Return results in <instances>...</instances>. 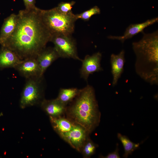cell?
<instances>
[{
	"mask_svg": "<svg viewBox=\"0 0 158 158\" xmlns=\"http://www.w3.org/2000/svg\"><path fill=\"white\" fill-rule=\"evenodd\" d=\"M75 3V2L74 1L69 2H62L59 3L56 7L61 13L68 14L72 12V9Z\"/></svg>",
	"mask_w": 158,
	"mask_h": 158,
	"instance_id": "21",
	"label": "cell"
},
{
	"mask_svg": "<svg viewBox=\"0 0 158 158\" xmlns=\"http://www.w3.org/2000/svg\"><path fill=\"white\" fill-rule=\"evenodd\" d=\"M50 42L60 58H71L81 61L78 56L75 40L70 35H52Z\"/></svg>",
	"mask_w": 158,
	"mask_h": 158,
	"instance_id": "6",
	"label": "cell"
},
{
	"mask_svg": "<svg viewBox=\"0 0 158 158\" xmlns=\"http://www.w3.org/2000/svg\"><path fill=\"white\" fill-rule=\"evenodd\" d=\"M22 60L10 49L4 47L0 51V67L14 68Z\"/></svg>",
	"mask_w": 158,
	"mask_h": 158,
	"instance_id": "14",
	"label": "cell"
},
{
	"mask_svg": "<svg viewBox=\"0 0 158 158\" xmlns=\"http://www.w3.org/2000/svg\"><path fill=\"white\" fill-rule=\"evenodd\" d=\"M14 68L26 79L43 76L41 75L40 69L36 58L22 60Z\"/></svg>",
	"mask_w": 158,
	"mask_h": 158,
	"instance_id": "9",
	"label": "cell"
},
{
	"mask_svg": "<svg viewBox=\"0 0 158 158\" xmlns=\"http://www.w3.org/2000/svg\"><path fill=\"white\" fill-rule=\"evenodd\" d=\"M80 90L77 88H61L56 99L66 106L71 103L79 94Z\"/></svg>",
	"mask_w": 158,
	"mask_h": 158,
	"instance_id": "17",
	"label": "cell"
},
{
	"mask_svg": "<svg viewBox=\"0 0 158 158\" xmlns=\"http://www.w3.org/2000/svg\"><path fill=\"white\" fill-rule=\"evenodd\" d=\"M51 122L54 130L59 135L70 131L75 123L68 118L60 116L50 117Z\"/></svg>",
	"mask_w": 158,
	"mask_h": 158,
	"instance_id": "16",
	"label": "cell"
},
{
	"mask_svg": "<svg viewBox=\"0 0 158 158\" xmlns=\"http://www.w3.org/2000/svg\"><path fill=\"white\" fill-rule=\"evenodd\" d=\"M102 57L99 52L91 55H86L81 61L82 64L80 71L81 77L87 81L90 75L102 71L103 69L100 64Z\"/></svg>",
	"mask_w": 158,
	"mask_h": 158,
	"instance_id": "8",
	"label": "cell"
},
{
	"mask_svg": "<svg viewBox=\"0 0 158 158\" xmlns=\"http://www.w3.org/2000/svg\"><path fill=\"white\" fill-rule=\"evenodd\" d=\"M40 104L49 117L61 116L66 112L67 106L60 102L56 98L51 100L44 99Z\"/></svg>",
	"mask_w": 158,
	"mask_h": 158,
	"instance_id": "13",
	"label": "cell"
},
{
	"mask_svg": "<svg viewBox=\"0 0 158 158\" xmlns=\"http://www.w3.org/2000/svg\"><path fill=\"white\" fill-rule=\"evenodd\" d=\"M125 63V51L122 50L118 54H112L110 57L111 72L113 76L112 84L116 85L123 70Z\"/></svg>",
	"mask_w": 158,
	"mask_h": 158,
	"instance_id": "12",
	"label": "cell"
},
{
	"mask_svg": "<svg viewBox=\"0 0 158 158\" xmlns=\"http://www.w3.org/2000/svg\"><path fill=\"white\" fill-rule=\"evenodd\" d=\"M89 134L83 126L76 123L69 131L59 135L72 148L80 152L84 143L89 137Z\"/></svg>",
	"mask_w": 158,
	"mask_h": 158,
	"instance_id": "7",
	"label": "cell"
},
{
	"mask_svg": "<svg viewBox=\"0 0 158 158\" xmlns=\"http://www.w3.org/2000/svg\"><path fill=\"white\" fill-rule=\"evenodd\" d=\"M17 14L13 13L5 19L0 33V44L2 45L11 35L15 28Z\"/></svg>",
	"mask_w": 158,
	"mask_h": 158,
	"instance_id": "15",
	"label": "cell"
},
{
	"mask_svg": "<svg viewBox=\"0 0 158 158\" xmlns=\"http://www.w3.org/2000/svg\"><path fill=\"white\" fill-rule=\"evenodd\" d=\"M25 6V9L30 10L37 7L35 6V0H23Z\"/></svg>",
	"mask_w": 158,
	"mask_h": 158,
	"instance_id": "23",
	"label": "cell"
},
{
	"mask_svg": "<svg viewBox=\"0 0 158 158\" xmlns=\"http://www.w3.org/2000/svg\"><path fill=\"white\" fill-rule=\"evenodd\" d=\"M142 38L132 43L136 59V73L151 85L158 84V32H143Z\"/></svg>",
	"mask_w": 158,
	"mask_h": 158,
	"instance_id": "2",
	"label": "cell"
},
{
	"mask_svg": "<svg viewBox=\"0 0 158 158\" xmlns=\"http://www.w3.org/2000/svg\"><path fill=\"white\" fill-rule=\"evenodd\" d=\"M117 136L122 143L124 149L123 157L127 158L129 155L131 154L133 151L139 148L140 143H136L132 142L127 136L120 133L117 134Z\"/></svg>",
	"mask_w": 158,
	"mask_h": 158,
	"instance_id": "18",
	"label": "cell"
},
{
	"mask_svg": "<svg viewBox=\"0 0 158 158\" xmlns=\"http://www.w3.org/2000/svg\"><path fill=\"white\" fill-rule=\"evenodd\" d=\"M100 8L97 6H95L81 13L75 14V16L77 20L81 19L86 21L89 20L92 16L100 14Z\"/></svg>",
	"mask_w": 158,
	"mask_h": 158,
	"instance_id": "20",
	"label": "cell"
},
{
	"mask_svg": "<svg viewBox=\"0 0 158 158\" xmlns=\"http://www.w3.org/2000/svg\"><path fill=\"white\" fill-rule=\"evenodd\" d=\"M98 145L88 137L83 144L80 152L84 158H89L95 154Z\"/></svg>",
	"mask_w": 158,
	"mask_h": 158,
	"instance_id": "19",
	"label": "cell"
},
{
	"mask_svg": "<svg viewBox=\"0 0 158 158\" xmlns=\"http://www.w3.org/2000/svg\"><path fill=\"white\" fill-rule=\"evenodd\" d=\"M158 18L156 17L148 20L141 23L131 24L126 28L122 36H110L108 37V38L112 40H118L123 43L126 40L132 37L140 32L143 33L145 28L158 22Z\"/></svg>",
	"mask_w": 158,
	"mask_h": 158,
	"instance_id": "10",
	"label": "cell"
},
{
	"mask_svg": "<svg viewBox=\"0 0 158 158\" xmlns=\"http://www.w3.org/2000/svg\"><path fill=\"white\" fill-rule=\"evenodd\" d=\"M40 10L36 7L19 11L14 31L2 45L21 60L36 58L50 42L52 35L43 22Z\"/></svg>",
	"mask_w": 158,
	"mask_h": 158,
	"instance_id": "1",
	"label": "cell"
},
{
	"mask_svg": "<svg viewBox=\"0 0 158 158\" xmlns=\"http://www.w3.org/2000/svg\"><path fill=\"white\" fill-rule=\"evenodd\" d=\"M26 80L20 100V107L22 109L40 104L44 99L43 76L30 78Z\"/></svg>",
	"mask_w": 158,
	"mask_h": 158,
	"instance_id": "5",
	"label": "cell"
},
{
	"mask_svg": "<svg viewBox=\"0 0 158 158\" xmlns=\"http://www.w3.org/2000/svg\"><path fill=\"white\" fill-rule=\"evenodd\" d=\"M119 150L118 145L117 144L116 148L114 151L109 153L105 156H100L99 157L103 158H120V157L118 153Z\"/></svg>",
	"mask_w": 158,
	"mask_h": 158,
	"instance_id": "22",
	"label": "cell"
},
{
	"mask_svg": "<svg viewBox=\"0 0 158 158\" xmlns=\"http://www.w3.org/2000/svg\"><path fill=\"white\" fill-rule=\"evenodd\" d=\"M40 13L43 22L52 35H72L74 32L77 20L72 12L63 13L55 7L47 10L41 9Z\"/></svg>",
	"mask_w": 158,
	"mask_h": 158,
	"instance_id": "4",
	"label": "cell"
},
{
	"mask_svg": "<svg viewBox=\"0 0 158 158\" xmlns=\"http://www.w3.org/2000/svg\"><path fill=\"white\" fill-rule=\"evenodd\" d=\"M71 103L66 107L68 118L90 134L99 126L101 116L94 89L87 85Z\"/></svg>",
	"mask_w": 158,
	"mask_h": 158,
	"instance_id": "3",
	"label": "cell"
},
{
	"mask_svg": "<svg viewBox=\"0 0 158 158\" xmlns=\"http://www.w3.org/2000/svg\"><path fill=\"white\" fill-rule=\"evenodd\" d=\"M59 58L54 47H46L38 54L36 59L40 69L41 76H43L47 68Z\"/></svg>",
	"mask_w": 158,
	"mask_h": 158,
	"instance_id": "11",
	"label": "cell"
}]
</instances>
